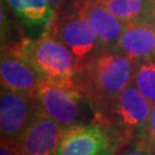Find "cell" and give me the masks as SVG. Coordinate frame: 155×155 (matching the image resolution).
I'll list each match as a JSON object with an SVG mask.
<instances>
[{"instance_id":"6da1fadb","label":"cell","mask_w":155,"mask_h":155,"mask_svg":"<svg viewBox=\"0 0 155 155\" xmlns=\"http://www.w3.org/2000/svg\"><path fill=\"white\" fill-rule=\"evenodd\" d=\"M134 63L116 51L101 50L79 67L75 82L89 100L93 121L105 122L117 97L132 82Z\"/></svg>"},{"instance_id":"7a4b0ae2","label":"cell","mask_w":155,"mask_h":155,"mask_svg":"<svg viewBox=\"0 0 155 155\" xmlns=\"http://www.w3.org/2000/svg\"><path fill=\"white\" fill-rule=\"evenodd\" d=\"M29 61L53 83L76 86V76L79 63L70 50L50 33H44L37 39L22 38L14 44H7Z\"/></svg>"},{"instance_id":"3957f363","label":"cell","mask_w":155,"mask_h":155,"mask_svg":"<svg viewBox=\"0 0 155 155\" xmlns=\"http://www.w3.org/2000/svg\"><path fill=\"white\" fill-rule=\"evenodd\" d=\"M45 31L66 45L79 66L99 51L105 50L91 23L77 5V1L68 9L63 8L55 12L53 21Z\"/></svg>"},{"instance_id":"277c9868","label":"cell","mask_w":155,"mask_h":155,"mask_svg":"<svg viewBox=\"0 0 155 155\" xmlns=\"http://www.w3.org/2000/svg\"><path fill=\"white\" fill-rule=\"evenodd\" d=\"M35 98L39 107L59 123L63 130L78 124L92 122L86 117L87 111L93 113V110L89 100L77 86L45 81L36 90Z\"/></svg>"},{"instance_id":"5b68a950","label":"cell","mask_w":155,"mask_h":155,"mask_svg":"<svg viewBox=\"0 0 155 155\" xmlns=\"http://www.w3.org/2000/svg\"><path fill=\"white\" fill-rule=\"evenodd\" d=\"M150 109L152 104L131 83L117 97L104 123L118 133L124 145L148 139Z\"/></svg>"},{"instance_id":"8992f818","label":"cell","mask_w":155,"mask_h":155,"mask_svg":"<svg viewBox=\"0 0 155 155\" xmlns=\"http://www.w3.org/2000/svg\"><path fill=\"white\" fill-rule=\"evenodd\" d=\"M123 145L110 125L92 121L63 130L54 155H115Z\"/></svg>"},{"instance_id":"52a82bcc","label":"cell","mask_w":155,"mask_h":155,"mask_svg":"<svg viewBox=\"0 0 155 155\" xmlns=\"http://www.w3.org/2000/svg\"><path fill=\"white\" fill-rule=\"evenodd\" d=\"M35 94H25L1 87L0 132L1 140L17 144L38 109Z\"/></svg>"},{"instance_id":"ba28073f","label":"cell","mask_w":155,"mask_h":155,"mask_svg":"<svg viewBox=\"0 0 155 155\" xmlns=\"http://www.w3.org/2000/svg\"><path fill=\"white\" fill-rule=\"evenodd\" d=\"M0 81L1 87L20 93L35 94L46 78L25 56L11 46L2 45Z\"/></svg>"},{"instance_id":"9c48e42d","label":"cell","mask_w":155,"mask_h":155,"mask_svg":"<svg viewBox=\"0 0 155 155\" xmlns=\"http://www.w3.org/2000/svg\"><path fill=\"white\" fill-rule=\"evenodd\" d=\"M63 129L40 107L17 143L21 155H54Z\"/></svg>"},{"instance_id":"30bf717a","label":"cell","mask_w":155,"mask_h":155,"mask_svg":"<svg viewBox=\"0 0 155 155\" xmlns=\"http://www.w3.org/2000/svg\"><path fill=\"white\" fill-rule=\"evenodd\" d=\"M113 51L132 61L155 59V27L150 20L125 23L121 37Z\"/></svg>"},{"instance_id":"8fae6325","label":"cell","mask_w":155,"mask_h":155,"mask_svg":"<svg viewBox=\"0 0 155 155\" xmlns=\"http://www.w3.org/2000/svg\"><path fill=\"white\" fill-rule=\"evenodd\" d=\"M77 5L89 20L105 50H114L125 22L120 20L98 0H77Z\"/></svg>"},{"instance_id":"7c38bea8","label":"cell","mask_w":155,"mask_h":155,"mask_svg":"<svg viewBox=\"0 0 155 155\" xmlns=\"http://www.w3.org/2000/svg\"><path fill=\"white\" fill-rule=\"evenodd\" d=\"M13 13L23 23L31 27L47 28L55 16V9L48 0H7Z\"/></svg>"},{"instance_id":"4fadbf2b","label":"cell","mask_w":155,"mask_h":155,"mask_svg":"<svg viewBox=\"0 0 155 155\" xmlns=\"http://www.w3.org/2000/svg\"><path fill=\"white\" fill-rule=\"evenodd\" d=\"M123 22L150 20L154 7L150 0H98Z\"/></svg>"},{"instance_id":"5bb4252c","label":"cell","mask_w":155,"mask_h":155,"mask_svg":"<svg viewBox=\"0 0 155 155\" xmlns=\"http://www.w3.org/2000/svg\"><path fill=\"white\" fill-rule=\"evenodd\" d=\"M132 83L152 105L155 104V59L134 63Z\"/></svg>"},{"instance_id":"9a60e30c","label":"cell","mask_w":155,"mask_h":155,"mask_svg":"<svg viewBox=\"0 0 155 155\" xmlns=\"http://www.w3.org/2000/svg\"><path fill=\"white\" fill-rule=\"evenodd\" d=\"M153 146L150 139L134 140L123 145L115 155H152Z\"/></svg>"},{"instance_id":"2e32d148","label":"cell","mask_w":155,"mask_h":155,"mask_svg":"<svg viewBox=\"0 0 155 155\" xmlns=\"http://www.w3.org/2000/svg\"><path fill=\"white\" fill-rule=\"evenodd\" d=\"M0 155H21L16 144L6 140H1L0 144Z\"/></svg>"},{"instance_id":"e0dca14e","label":"cell","mask_w":155,"mask_h":155,"mask_svg":"<svg viewBox=\"0 0 155 155\" xmlns=\"http://www.w3.org/2000/svg\"><path fill=\"white\" fill-rule=\"evenodd\" d=\"M148 139L150 143L155 145V104L152 105L150 114V121H148Z\"/></svg>"},{"instance_id":"ac0fdd59","label":"cell","mask_w":155,"mask_h":155,"mask_svg":"<svg viewBox=\"0 0 155 155\" xmlns=\"http://www.w3.org/2000/svg\"><path fill=\"white\" fill-rule=\"evenodd\" d=\"M69 1H70V0H48V2H50L51 5H52V7L55 9V12L63 9V7L66 5H68Z\"/></svg>"},{"instance_id":"d6986e66","label":"cell","mask_w":155,"mask_h":155,"mask_svg":"<svg viewBox=\"0 0 155 155\" xmlns=\"http://www.w3.org/2000/svg\"><path fill=\"white\" fill-rule=\"evenodd\" d=\"M150 21H152V23L154 24V27H155V8H154V11H153V14H152V17H150Z\"/></svg>"},{"instance_id":"ffe728a7","label":"cell","mask_w":155,"mask_h":155,"mask_svg":"<svg viewBox=\"0 0 155 155\" xmlns=\"http://www.w3.org/2000/svg\"><path fill=\"white\" fill-rule=\"evenodd\" d=\"M150 2L152 4V6H153V7L155 8V0H150Z\"/></svg>"},{"instance_id":"44dd1931","label":"cell","mask_w":155,"mask_h":155,"mask_svg":"<svg viewBox=\"0 0 155 155\" xmlns=\"http://www.w3.org/2000/svg\"><path fill=\"white\" fill-rule=\"evenodd\" d=\"M152 155H155V145L153 146V150H152Z\"/></svg>"}]
</instances>
